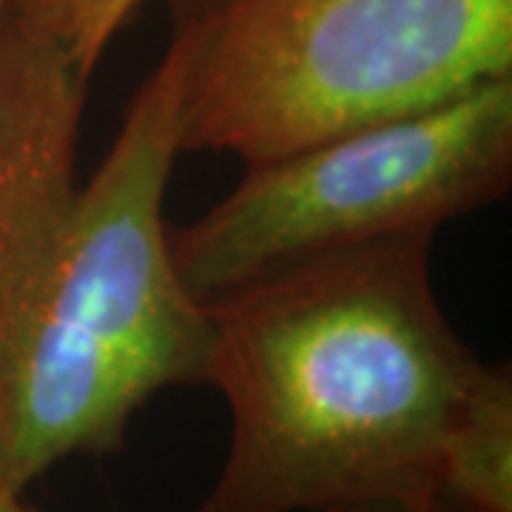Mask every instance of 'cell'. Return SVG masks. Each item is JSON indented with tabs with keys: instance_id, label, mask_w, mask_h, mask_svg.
Wrapping results in <instances>:
<instances>
[{
	"instance_id": "6da1fadb",
	"label": "cell",
	"mask_w": 512,
	"mask_h": 512,
	"mask_svg": "<svg viewBox=\"0 0 512 512\" xmlns=\"http://www.w3.org/2000/svg\"><path fill=\"white\" fill-rule=\"evenodd\" d=\"M433 231L316 256L205 302L220 473L188 512L427 501L481 365L441 308Z\"/></svg>"
},
{
	"instance_id": "7a4b0ae2",
	"label": "cell",
	"mask_w": 512,
	"mask_h": 512,
	"mask_svg": "<svg viewBox=\"0 0 512 512\" xmlns=\"http://www.w3.org/2000/svg\"><path fill=\"white\" fill-rule=\"evenodd\" d=\"M183 154L245 168L512 74V0H171Z\"/></svg>"
},
{
	"instance_id": "3957f363",
	"label": "cell",
	"mask_w": 512,
	"mask_h": 512,
	"mask_svg": "<svg viewBox=\"0 0 512 512\" xmlns=\"http://www.w3.org/2000/svg\"><path fill=\"white\" fill-rule=\"evenodd\" d=\"M89 83L55 40L0 18V476L29 490L109 456L146 407L86 330L72 217Z\"/></svg>"
},
{
	"instance_id": "277c9868",
	"label": "cell",
	"mask_w": 512,
	"mask_h": 512,
	"mask_svg": "<svg viewBox=\"0 0 512 512\" xmlns=\"http://www.w3.org/2000/svg\"><path fill=\"white\" fill-rule=\"evenodd\" d=\"M512 185V74L370 123L245 177L168 245L200 302L316 256L433 231Z\"/></svg>"
},
{
	"instance_id": "5b68a950",
	"label": "cell",
	"mask_w": 512,
	"mask_h": 512,
	"mask_svg": "<svg viewBox=\"0 0 512 512\" xmlns=\"http://www.w3.org/2000/svg\"><path fill=\"white\" fill-rule=\"evenodd\" d=\"M188 35L171 18L163 60L140 83L94 177L77 188L74 276L86 330L151 402L205 382L211 316L177 274L163 205L183 157Z\"/></svg>"
},
{
	"instance_id": "8992f818",
	"label": "cell",
	"mask_w": 512,
	"mask_h": 512,
	"mask_svg": "<svg viewBox=\"0 0 512 512\" xmlns=\"http://www.w3.org/2000/svg\"><path fill=\"white\" fill-rule=\"evenodd\" d=\"M436 490L458 512H512V370L481 362L444 433Z\"/></svg>"
},
{
	"instance_id": "52a82bcc",
	"label": "cell",
	"mask_w": 512,
	"mask_h": 512,
	"mask_svg": "<svg viewBox=\"0 0 512 512\" xmlns=\"http://www.w3.org/2000/svg\"><path fill=\"white\" fill-rule=\"evenodd\" d=\"M143 0H9V12L43 32L92 83L109 43Z\"/></svg>"
},
{
	"instance_id": "ba28073f",
	"label": "cell",
	"mask_w": 512,
	"mask_h": 512,
	"mask_svg": "<svg viewBox=\"0 0 512 512\" xmlns=\"http://www.w3.org/2000/svg\"><path fill=\"white\" fill-rule=\"evenodd\" d=\"M322 512H458L450 501L433 495L427 501H359V504H342L328 507Z\"/></svg>"
},
{
	"instance_id": "9c48e42d",
	"label": "cell",
	"mask_w": 512,
	"mask_h": 512,
	"mask_svg": "<svg viewBox=\"0 0 512 512\" xmlns=\"http://www.w3.org/2000/svg\"><path fill=\"white\" fill-rule=\"evenodd\" d=\"M0 512H35L23 501V490L12 487L3 476H0Z\"/></svg>"
},
{
	"instance_id": "30bf717a",
	"label": "cell",
	"mask_w": 512,
	"mask_h": 512,
	"mask_svg": "<svg viewBox=\"0 0 512 512\" xmlns=\"http://www.w3.org/2000/svg\"><path fill=\"white\" fill-rule=\"evenodd\" d=\"M9 9V0H0V18H3V12Z\"/></svg>"
}]
</instances>
